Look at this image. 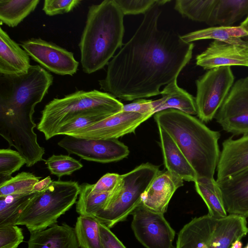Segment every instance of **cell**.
<instances>
[{
  "label": "cell",
  "mask_w": 248,
  "mask_h": 248,
  "mask_svg": "<svg viewBox=\"0 0 248 248\" xmlns=\"http://www.w3.org/2000/svg\"><path fill=\"white\" fill-rule=\"evenodd\" d=\"M158 0L145 14L130 40L108 64L100 88L126 101L160 94L161 86L177 78L192 56L194 45L173 31L160 30Z\"/></svg>",
  "instance_id": "cell-1"
},
{
  "label": "cell",
  "mask_w": 248,
  "mask_h": 248,
  "mask_svg": "<svg viewBox=\"0 0 248 248\" xmlns=\"http://www.w3.org/2000/svg\"><path fill=\"white\" fill-rule=\"evenodd\" d=\"M157 124L172 138L195 171L197 178H213L219 159L220 134L195 117L175 109L155 114Z\"/></svg>",
  "instance_id": "cell-2"
},
{
  "label": "cell",
  "mask_w": 248,
  "mask_h": 248,
  "mask_svg": "<svg viewBox=\"0 0 248 248\" xmlns=\"http://www.w3.org/2000/svg\"><path fill=\"white\" fill-rule=\"evenodd\" d=\"M124 16L115 0H105L89 7L78 45L85 73L90 74L103 68L122 47Z\"/></svg>",
  "instance_id": "cell-3"
},
{
  "label": "cell",
  "mask_w": 248,
  "mask_h": 248,
  "mask_svg": "<svg viewBox=\"0 0 248 248\" xmlns=\"http://www.w3.org/2000/svg\"><path fill=\"white\" fill-rule=\"evenodd\" d=\"M124 105L106 92L78 91L47 103L41 111L37 128L48 140L56 136L62 125L78 116L89 112L111 116L122 111Z\"/></svg>",
  "instance_id": "cell-4"
},
{
  "label": "cell",
  "mask_w": 248,
  "mask_h": 248,
  "mask_svg": "<svg viewBox=\"0 0 248 248\" xmlns=\"http://www.w3.org/2000/svg\"><path fill=\"white\" fill-rule=\"evenodd\" d=\"M79 193L76 181H53L30 202L16 225L25 226L31 233L56 224L58 219L77 202Z\"/></svg>",
  "instance_id": "cell-5"
},
{
  "label": "cell",
  "mask_w": 248,
  "mask_h": 248,
  "mask_svg": "<svg viewBox=\"0 0 248 248\" xmlns=\"http://www.w3.org/2000/svg\"><path fill=\"white\" fill-rule=\"evenodd\" d=\"M159 170V166L147 162L121 175L103 209L95 217L109 228L125 220L142 203L144 193Z\"/></svg>",
  "instance_id": "cell-6"
},
{
  "label": "cell",
  "mask_w": 248,
  "mask_h": 248,
  "mask_svg": "<svg viewBox=\"0 0 248 248\" xmlns=\"http://www.w3.org/2000/svg\"><path fill=\"white\" fill-rule=\"evenodd\" d=\"M234 80V75L229 66L208 70L196 80L197 116L202 122L208 123L215 118Z\"/></svg>",
  "instance_id": "cell-7"
},
{
  "label": "cell",
  "mask_w": 248,
  "mask_h": 248,
  "mask_svg": "<svg viewBox=\"0 0 248 248\" xmlns=\"http://www.w3.org/2000/svg\"><path fill=\"white\" fill-rule=\"evenodd\" d=\"M131 228L139 242L146 248H174L175 232L163 213L151 210L142 203L131 213Z\"/></svg>",
  "instance_id": "cell-8"
},
{
  "label": "cell",
  "mask_w": 248,
  "mask_h": 248,
  "mask_svg": "<svg viewBox=\"0 0 248 248\" xmlns=\"http://www.w3.org/2000/svg\"><path fill=\"white\" fill-rule=\"evenodd\" d=\"M58 145L69 154L102 163L120 161L129 154L128 147L116 139H91L65 135Z\"/></svg>",
  "instance_id": "cell-9"
},
{
  "label": "cell",
  "mask_w": 248,
  "mask_h": 248,
  "mask_svg": "<svg viewBox=\"0 0 248 248\" xmlns=\"http://www.w3.org/2000/svg\"><path fill=\"white\" fill-rule=\"evenodd\" d=\"M215 118L233 135L248 133V76L235 81Z\"/></svg>",
  "instance_id": "cell-10"
},
{
  "label": "cell",
  "mask_w": 248,
  "mask_h": 248,
  "mask_svg": "<svg viewBox=\"0 0 248 248\" xmlns=\"http://www.w3.org/2000/svg\"><path fill=\"white\" fill-rule=\"evenodd\" d=\"M20 45L34 61L56 74L72 76L77 72L78 62L73 53L54 43L31 38Z\"/></svg>",
  "instance_id": "cell-11"
},
{
  "label": "cell",
  "mask_w": 248,
  "mask_h": 248,
  "mask_svg": "<svg viewBox=\"0 0 248 248\" xmlns=\"http://www.w3.org/2000/svg\"><path fill=\"white\" fill-rule=\"evenodd\" d=\"M152 115L122 110L69 136L91 139H118L135 133L137 128Z\"/></svg>",
  "instance_id": "cell-12"
},
{
  "label": "cell",
  "mask_w": 248,
  "mask_h": 248,
  "mask_svg": "<svg viewBox=\"0 0 248 248\" xmlns=\"http://www.w3.org/2000/svg\"><path fill=\"white\" fill-rule=\"evenodd\" d=\"M196 63L205 70L222 67H248V44H236L213 40L196 56Z\"/></svg>",
  "instance_id": "cell-13"
},
{
  "label": "cell",
  "mask_w": 248,
  "mask_h": 248,
  "mask_svg": "<svg viewBox=\"0 0 248 248\" xmlns=\"http://www.w3.org/2000/svg\"><path fill=\"white\" fill-rule=\"evenodd\" d=\"M184 185V180L168 170H159L144 193L142 203L159 213L166 212L175 191Z\"/></svg>",
  "instance_id": "cell-14"
},
{
  "label": "cell",
  "mask_w": 248,
  "mask_h": 248,
  "mask_svg": "<svg viewBox=\"0 0 248 248\" xmlns=\"http://www.w3.org/2000/svg\"><path fill=\"white\" fill-rule=\"evenodd\" d=\"M217 182L227 213L248 217V168Z\"/></svg>",
  "instance_id": "cell-15"
},
{
  "label": "cell",
  "mask_w": 248,
  "mask_h": 248,
  "mask_svg": "<svg viewBox=\"0 0 248 248\" xmlns=\"http://www.w3.org/2000/svg\"><path fill=\"white\" fill-rule=\"evenodd\" d=\"M248 168V133L222 143L217 165V181L222 180Z\"/></svg>",
  "instance_id": "cell-16"
},
{
  "label": "cell",
  "mask_w": 248,
  "mask_h": 248,
  "mask_svg": "<svg viewBox=\"0 0 248 248\" xmlns=\"http://www.w3.org/2000/svg\"><path fill=\"white\" fill-rule=\"evenodd\" d=\"M217 220L208 214L193 218L179 232L176 248H209Z\"/></svg>",
  "instance_id": "cell-17"
},
{
  "label": "cell",
  "mask_w": 248,
  "mask_h": 248,
  "mask_svg": "<svg viewBox=\"0 0 248 248\" xmlns=\"http://www.w3.org/2000/svg\"><path fill=\"white\" fill-rule=\"evenodd\" d=\"M30 56L8 34L0 29V75L18 76L28 73Z\"/></svg>",
  "instance_id": "cell-18"
},
{
  "label": "cell",
  "mask_w": 248,
  "mask_h": 248,
  "mask_svg": "<svg viewBox=\"0 0 248 248\" xmlns=\"http://www.w3.org/2000/svg\"><path fill=\"white\" fill-rule=\"evenodd\" d=\"M160 146L167 170L184 181L195 182L197 174L171 136L158 126Z\"/></svg>",
  "instance_id": "cell-19"
},
{
  "label": "cell",
  "mask_w": 248,
  "mask_h": 248,
  "mask_svg": "<svg viewBox=\"0 0 248 248\" xmlns=\"http://www.w3.org/2000/svg\"><path fill=\"white\" fill-rule=\"evenodd\" d=\"M75 229L66 223L55 224L31 233L27 248H79Z\"/></svg>",
  "instance_id": "cell-20"
},
{
  "label": "cell",
  "mask_w": 248,
  "mask_h": 248,
  "mask_svg": "<svg viewBox=\"0 0 248 248\" xmlns=\"http://www.w3.org/2000/svg\"><path fill=\"white\" fill-rule=\"evenodd\" d=\"M248 233L246 218L229 214L217 219L209 248H231L233 242Z\"/></svg>",
  "instance_id": "cell-21"
},
{
  "label": "cell",
  "mask_w": 248,
  "mask_h": 248,
  "mask_svg": "<svg viewBox=\"0 0 248 248\" xmlns=\"http://www.w3.org/2000/svg\"><path fill=\"white\" fill-rule=\"evenodd\" d=\"M160 94L161 98L153 100L155 114L172 108L192 116L197 115L195 98L178 86L177 79L166 85Z\"/></svg>",
  "instance_id": "cell-22"
},
{
  "label": "cell",
  "mask_w": 248,
  "mask_h": 248,
  "mask_svg": "<svg viewBox=\"0 0 248 248\" xmlns=\"http://www.w3.org/2000/svg\"><path fill=\"white\" fill-rule=\"evenodd\" d=\"M248 15V0H216L207 25L210 27L232 26Z\"/></svg>",
  "instance_id": "cell-23"
},
{
  "label": "cell",
  "mask_w": 248,
  "mask_h": 248,
  "mask_svg": "<svg viewBox=\"0 0 248 248\" xmlns=\"http://www.w3.org/2000/svg\"><path fill=\"white\" fill-rule=\"evenodd\" d=\"M248 35L242 27L239 26H214L194 31L181 35L182 39L188 43L194 41L213 39L236 44H246L247 43L243 38Z\"/></svg>",
  "instance_id": "cell-24"
},
{
  "label": "cell",
  "mask_w": 248,
  "mask_h": 248,
  "mask_svg": "<svg viewBox=\"0 0 248 248\" xmlns=\"http://www.w3.org/2000/svg\"><path fill=\"white\" fill-rule=\"evenodd\" d=\"M194 183L197 193L207 207L208 214L217 219L226 217L221 191L214 178H197Z\"/></svg>",
  "instance_id": "cell-25"
},
{
  "label": "cell",
  "mask_w": 248,
  "mask_h": 248,
  "mask_svg": "<svg viewBox=\"0 0 248 248\" xmlns=\"http://www.w3.org/2000/svg\"><path fill=\"white\" fill-rule=\"evenodd\" d=\"M39 192L32 191L0 197V226L16 225L22 211Z\"/></svg>",
  "instance_id": "cell-26"
},
{
  "label": "cell",
  "mask_w": 248,
  "mask_h": 248,
  "mask_svg": "<svg viewBox=\"0 0 248 248\" xmlns=\"http://www.w3.org/2000/svg\"><path fill=\"white\" fill-rule=\"evenodd\" d=\"M39 2V0H0V22L10 27H16L35 10Z\"/></svg>",
  "instance_id": "cell-27"
},
{
  "label": "cell",
  "mask_w": 248,
  "mask_h": 248,
  "mask_svg": "<svg viewBox=\"0 0 248 248\" xmlns=\"http://www.w3.org/2000/svg\"><path fill=\"white\" fill-rule=\"evenodd\" d=\"M100 223L94 217L79 215L78 217L74 229L80 248H103Z\"/></svg>",
  "instance_id": "cell-28"
},
{
  "label": "cell",
  "mask_w": 248,
  "mask_h": 248,
  "mask_svg": "<svg viewBox=\"0 0 248 248\" xmlns=\"http://www.w3.org/2000/svg\"><path fill=\"white\" fill-rule=\"evenodd\" d=\"M109 194L93 191L92 184L84 183L80 185L76 206L77 212L81 216L95 217L103 209Z\"/></svg>",
  "instance_id": "cell-29"
},
{
  "label": "cell",
  "mask_w": 248,
  "mask_h": 248,
  "mask_svg": "<svg viewBox=\"0 0 248 248\" xmlns=\"http://www.w3.org/2000/svg\"><path fill=\"white\" fill-rule=\"evenodd\" d=\"M215 2L216 0H177L175 1L174 9L183 16L206 24Z\"/></svg>",
  "instance_id": "cell-30"
},
{
  "label": "cell",
  "mask_w": 248,
  "mask_h": 248,
  "mask_svg": "<svg viewBox=\"0 0 248 248\" xmlns=\"http://www.w3.org/2000/svg\"><path fill=\"white\" fill-rule=\"evenodd\" d=\"M41 177L29 172H21L0 184V197L30 192Z\"/></svg>",
  "instance_id": "cell-31"
},
{
  "label": "cell",
  "mask_w": 248,
  "mask_h": 248,
  "mask_svg": "<svg viewBox=\"0 0 248 248\" xmlns=\"http://www.w3.org/2000/svg\"><path fill=\"white\" fill-rule=\"evenodd\" d=\"M26 164L25 159L17 151L11 149L0 150V184L9 180L12 174Z\"/></svg>",
  "instance_id": "cell-32"
},
{
  "label": "cell",
  "mask_w": 248,
  "mask_h": 248,
  "mask_svg": "<svg viewBox=\"0 0 248 248\" xmlns=\"http://www.w3.org/2000/svg\"><path fill=\"white\" fill-rule=\"evenodd\" d=\"M45 162L51 173L59 179L64 175H70L83 167L81 162L68 155H53Z\"/></svg>",
  "instance_id": "cell-33"
},
{
  "label": "cell",
  "mask_w": 248,
  "mask_h": 248,
  "mask_svg": "<svg viewBox=\"0 0 248 248\" xmlns=\"http://www.w3.org/2000/svg\"><path fill=\"white\" fill-rule=\"evenodd\" d=\"M108 115L98 112H89L78 116L62 125L56 133L57 135L70 134L90 126L107 117Z\"/></svg>",
  "instance_id": "cell-34"
},
{
  "label": "cell",
  "mask_w": 248,
  "mask_h": 248,
  "mask_svg": "<svg viewBox=\"0 0 248 248\" xmlns=\"http://www.w3.org/2000/svg\"><path fill=\"white\" fill-rule=\"evenodd\" d=\"M23 240L22 230L16 225L0 226V248H17Z\"/></svg>",
  "instance_id": "cell-35"
},
{
  "label": "cell",
  "mask_w": 248,
  "mask_h": 248,
  "mask_svg": "<svg viewBox=\"0 0 248 248\" xmlns=\"http://www.w3.org/2000/svg\"><path fill=\"white\" fill-rule=\"evenodd\" d=\"M115 0L124 16L144 14L158 2V0Z\"/></svg>",
  "instance_id": "cell-36"
},
{
  "label": "cell",
  "mask_w": 248,
  "mask_h": 248,
  "mask_svg": "<svg viewBox=\"0 0 248 248\" xmlns=\"http://www.w3.org/2000/svg\"><path fill=\"white\" fill-rule=\"evenodd\" d=\"M81 2L80 0H46L43 10L49 16L66 13L72 11Z\"/></svg>",
  "instance_id": "cell-37"
},
{
  "label": "cell",
  "mask_w": 248,
  "mask_h": 248,
  "mask_svg": "<svg viewBox=\"0 0 248 248\" xmlns=\"http://www.w3.org/2000/svg\"><path fill=\"white\" fill-rule=\"evenodd\" d=\"M121 175L115 173H107L102 176L94 184L92 190L95 192L110 193L117 185Z\"/></svg>",
  "instance_id": "cell-38"
},
{
  "label": "cell",
  "mask_w": 248,
  "mask_h": 248,
  "mask_svg": "<svg viewBox=\"0 0 248 248\" xmlns=\"http://www.w3.org/2000/svg\"><path fill=\"white\" fill-rule=\"evenodd\" d=\"M122 110L143 115L155 114L153 101L143 98L137 99L131 103L124 105Z\"/></svg>",
  "instance_id": "cell-39"
},
{
  "label": "cell",
  "mask_w": 248,
  "mask_h": 248,
  "mask_svg": "<svg viewBox=\"0 0 248 248\" xmlns=\"http://www.w3.org/2000/svg\"><path fill=\"white\" fill-rule=\"evenodd\" d=\"M99 228L103 248H126L105 224L100 222Z\"/></svg>",
  "instance_id": "cell-40"
},
{
  "label": "cell",
  "mask_w": 248,
  "mask_h": 248,
  "mask_svg": "<svg viewBox=\"0 0 248 248\" xmlns=\"http://www.w3.org/2000/svg\"><path fill=\"white\" fill-rule=\"evenodd\" d=\"M52 181L50 176H47L35 184L33 187V190L37 192L43 191L49 186Z\"/></svg>",
  "instance_id": "cell-41"
},
{
  "label": "cell",
  "mask_w": 248,
  "mask_h": 248,
  "mask_svg": "<svg viewBox=\"0 0 248 248\" xmlns=\"http://www.w3.org/2000/svg\"><path fill=\"white\" fill-rule=\"evenodd\" d=\"M240 26L248 32V15L246 19L241 22Z\"/></svg>",
  "instance_id": "cell-42"
},
{
  "label": "cell",
  "mask_w": 248,
  "mask_h": 248,
  "mask_svg": "<svg viewBox=\"0 0 248 248\" xmlns=\"http://www.w3.org/2000/svg\"><path fill=\"white\" fill-rule=\"evenodd\" d=\"M231 248H242V243L240 240H237L232 243Z\"/></svg>",
  "instance_id": "cell-43"
},
{
  "label": "cell",
  "mask_w": 248,
  "mask_h": 248,
  "mask_svg": "<svg viewBox=\"0 0 248 248\" xmlns=\"http://www.w3.org/2000/svg\"><path fill=\"white\" fill-rule=\"evenodd\" d=\"M243 39L248 44V35L243 38Z\"/></svg>",
  "instance_id": "cell-44"
},
{
  "label": "cell",
  "mask_w": 248,
  "mask_h": 248,
  "mask_svg": "<svg viewBox=\"0 0 248 248\" xmlns=\"http://www.w3.org/2000/svg\"><path fill=\"white\" fill-rule=\"evenodd\" d=\"M244 248H248V245H247V246L246 247H245Z\"/></svg>",
  "instance_id": "cell-45"
}]
</instances>
